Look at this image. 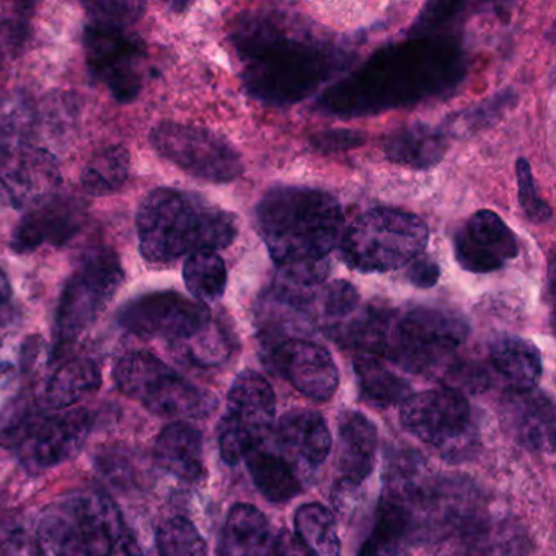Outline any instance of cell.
I'll use <instances>...</instances> for the list:
<instances>
[{
  "instance_id": "obj_1",
  "label": "cell",
  "mask_w": 556,
  "mask_h": 556,
  "mask_svg": "<svg viewBox=\"0 0 556 556\" xmlns=\"http://www.w3.org/2000/svg\"><path fill=\"white\" fill-rule=\"evenodd\" d=\"M232 38L247 92L271 105L301 102L344 64L331 41L281 12L242 18Z\"/></svg>"
},
{
  "instance_id": "obj_2",
  "label": "cell",
  "mask_w": 556,
  "mask_h": 556,
  "mask_svg": "<svg viewBox=\"0 0 556 556\" xmlns=\"http://www.w3.org/2000/svg\"><path fill=\"white\" fill-rule=\"evenodd\" d=\"M464 74L457 45L421 38L379 51L353 76L331 87L318 105L343 116L382 112L448 92Z\"/></svg>"
},
{
  "instance_id": "obj_3",
  "label": "cell",
  "mask_w": 556,
  "mask_h": 556,
  "mask_svg": "<svg viewBox=\"0 0 556 556\" xmlns=\"http://www.w3.org/2000/svg\"><path fill=\"white\" fill-rule=\"evenodd\" d=\"M256 229L279 268L325 262L340 245L344 214L340 201L311 187L271 188L255 210Z\"/></svg>"
},
{
  "instance_id": "obj_4",
  "label": "cell",
  "mask_w": 556,
  "mask_h": 556,
  "mask_svg": "<svg viewBox=\"0 0 556 556\" xmlns=\"http://www.w3.org/2000/svg\"><path fill=\"white\" fill-rule=\"evenodd\" d=\"M142 258L167 265L197 252L226 249L239 233L237 217L200 194L174 188L149 193L136 214Z\"/></svg>"
},
{
  "instance_id": "obj_5",
  "label": "cell",
  "mask_w": 556,
  "mask_h": 556,
  "mask_svg": "<svg viewBox=\"0 0 556 556\" xmlns=\"http://www.w3.org/2000/svg\"><path fill=\"white\" fill-rule=\"evenodd\" d=\"M92 429L86 409L40 408L30 396H18L0 413V445L14 451L31 471L48 470L76 457Z\"/></svg>"
},
{
  "instance_id": "obj_6",
  "label": "cell",
  "mask_w": 556,
  "mask_h": 556,
  "mask_svg": "<svg viewBox=\"0 0 556 556\" xmlns=\"http://www.w3.org/2000/svg\"><path fill=\"white\" fill-rule=\"evenodd\" d=\"M122 533L119 510L93 491H76L53 501L37 529L41 556H110Z\"/></svg>"
},
{
  "instance_id": "obj_7",
  "label": "cell",
  "mask_w": 556,
  "mask_h": 556,
  "mask_svg": "<svg viewBox=\"0 0 556 556\" xmlns=\"http://www.w3.org/2000/svg\"><path fill=\"white\" fill-rule=\"evenodd\" d=\"M428 240L429 229L421 217L393 207H376L344 229L340 255L356 271H395L422 255Z\"/></svg>"
},
{
  "instance_id": "obj_8",
  "label": "cell",
  "mask_w": 556,
  "mask_h": 556,
  "mask_svg": "<svg viewBox=\"0 0 556 556\" xmlns=\"http://www.w3.org/2000/svg\"><path fill=\"white\" fill-rule=\"evenodd\" d=\"M468 333L457 312L419 305L392 315L383 356L408 372L432 374L464 346Z\"/></svg>"
},
{
  "instance_id": "obj_9",
  "label": "cell",
  "mask_w": 556,
  "mask_h": 556,
  "mask_svg": "<svg viewBox=\"0 0 556 556\" xmlns=\"http://www.w3.org/2000/svg\"><path fill=\"white\" fill-rule=\"evenodd\" d=\"M113 379L125 395L141 402L162 418H203L216 408L213 393L175 372L157 356L144 351L119 357Z\"/></svg>"
},
{
  "instance_id": "obj_10",
  "label": "cell",
  "mask_w": 556,
  "mask_h": 556,
  "mask_svg": "<svg viewBox=\"0 0 556 556\" xmlns=\"http://www.w3.org/2000/svg\"><path fill=\"white\" fill-rule=\"evenodd\" d=\"M125 281L119 256L113 250H93L67 279L54 318V351L76 343L103 314Z\"/></svg>"
},
{
  "instance_id": "obj_11",
  "label": "cell",
  "mask_w": 556,
  "mask_h": 556,
  "mask_svg": "<svg viewBox=\"0 0 556 556\" xmlns=\"http://www.w3.org/2000/svg\"><path fill=\"white\" fill-rule=\"evenodd\" d=\"M152 148L191 177L229 184L242 175L243 162L229 141L210 129L162 122L149 135Z\"/></svg>"
},
{
  "instance_id": "obj_12",
  "label": "cell",
  "mask_w": 556,
  "mask_h": 556,
  "mask_svg": "<svg viewBox=\"0 0 556 556\" xmlns=\"http://www.w3.org/2000/svg\"><path fill=\"white\" fill-rule=\"evenodd\" d=\"M87 64L119 103L138 99L144 86L146 45L128 27L93 24L84 31Z\"/></svg>"
},
{
  "instance_id": "obj_13",
  "label": "cell",
  "mask_w": 556,
  "mask_h": 556,
  "mask_svg": "<svg viewBox=\"0 0 556 556\" xmlns=\"http://www.w3.org/2000/svg\"><path fill=\"white\" fill-rule=\"evenodd\" d=\"M118 321L129 333L159 338L175 344L185 343L206 330L214 321L207 305L175 291H155L126 302Z\"/></svg>"
},
{
  "instance_id": "obj_14",
  "label": "cell",
  "mask_w": 556,
  "mask_h": 556,
  "mask_svg": "<svg viewBox=\"0 0 556 556\" xmlns=\"http://www.w3.org/2000/svg\"><path fill=\"white\" fill-rule=\"evenodd\" d=\"M400 421L419 441L451 455L465 448L473 426L470 403L452 389L409 395L400 408Z\"/></svg>"
},
{
  "instance_id": "obj_15",
  "label": "cell",
  "mask_w": 556,
  "mask_h": 556,
  "mask_svg": "<svg viewBox=\"0 0 556 556\" xmlns=\"http://www.w3.org/2000/svg\"><path fill=\"white\" fill-rule=\"evenodd\" d=\"M61 168L51 152L24 142L0 148V187L14 206L34 210L56 197Z\"/></svg>"
},
{
  "instance_id": "obj_16",
  "label": "cell",
  "mask_w": 556,
  "mask_h": 556,
  "mask_svg": "<svg viewBox=\"0 0 556 556\" xmlns=\"http://www.w3.org/2000/svg\"><path fill=\"white\" fill-rule=\"evenodd\" d=\"M269 359L282 377L302 395L328 402L340 386L333 356L320 344L304 338H286L269 343Z\"/></svg>"
},
{
  "instance_id": "obj_17",
  "label": "cell",
  "mask_w": 556,
  "mask_h": 556,
  "mask_svg": "<svg viewBox=\"0 0 556 556\" xmlns=\"http://www.w3.org/2000/svg\"><path fill=\"white\" fill-rule=\"evenodd\" d=\"M517 253L516 236L493 211H477L454 237L455 260L470 273L496 271Z\"/></svg>"
},
{
  "instance_id": "obj_18",
  "label": "cell",
  "mask_w": 556,
  "mask_h": 556,
  "mask_svg": "<svg viewBox=\"0 0 556 556\" xmlns=\"http://www.w3.org/2000/svg\"><path fill=\"white\" fill-rule=\"evenodd\" d=\"M86 220V210L73 197H53L40 206L27 211L15 227L11 249L15 253L35 252L45 245L63 247L77 236Z\"/></svg>"
},
{
  "instance_id": "obj_19",
  "label": "cell",
  "mask_w": 556,
  "mask_h": 556,
  "mask_svg": "<svg viewBox=\"0 0 556 556\" xmlns=\"http://www.w3.org/2000/svg\"><path fill=\"white\" fill-rule=\"evenodd\" d=\"M276 412L273 387L262 374L243 370L233 380L223 425L245 432L262 444Z\"/></svg>"
},
{
  "instance_id": "obj_20",
  "label": "cell",
  "mask_w": 556,
  "mask_h": 556,
  "mask_svg": "<svg viewBox=\"0 0 556 556\" xmlns=\"http://www.w3.org/2000/svg\"><path fill=\"white\" fill-rule=\"evenodd\" d=\"M503 421L513 438L526 447L553 451L555 415L552 402L543 393L510 392L503 405Z\"/></svg>"
},
{
  "instance_id": "obj_21",
  "label": "cell",
  "mask_w": 556,
  "mask_h": 556,
  "mask_svg": "<svg viewBox=\"0 0 556 556\" xmlns=\"http://www.w3.org/2000/svg\"><path fill=\"white\" fill-rule=\"evenodd\" d=\"M376 425L359 412L343 413L340 419V442H338V464L341 481L361 486L372 473L376 465Z\"/></svg>"
},
{
  "instance_id": "obj_22",
  "label": "cell",
  "mask_w": 556,
  "mask_h": 556,
  "mask_svg": "<svg viewBox=\"0 0 556 556\" xmlns=\"http://www.w3.org/2000/svg\"><path fill=\"white\" fill-rule=\"evenodd\" d=\"M447 151L448 136L444 129L421 122L400 126L383 142V152L390 162L413 170L435 167Z\"/></svg>"
},
{
  "instance_id": "obj_23",
  "label": "cell",
  "mask_w": 556,
  "mask_h": 556,
  "mask_svg": "<svg viewBox=\"0 0 556 556\" xmlns=\"http://www.w3.org/2000/svg\"><path fill=\"white\" fill-rule=\"evenodd\" d=\"M102 386L100 367L90 359H70L61 364L41 383L35 402L48 412L73 408Z\"/></svg>"
},
{
  "instance_id": "obj_24",
  "label": "cell",
  "mask_w": 556,
  "mask_h": 556,
  "mask_svg": "<svg viewBox=\"0 0 556 556\" xmlns=\"http://www.w3.org/2000/svg\"><path fill=\"white\" fill-rule=\"evenodd\" d=\"M278 438L282 447L311 467H318L330 455L333 441L320 413L291 409L279 421Z\"/></svg>"
},
{
  "instance_id": "obj_25",
  "label": "cell",
  "mask_w": 556,
  "mask_h": 556,
  "mask_svg": "<svg viewBox=\"0 0 556 556\" xmlns=\"http://www.w3.org/2000/svg\"><path fill=\"white\" fill-rule=\"evenodd\" d=\"M159 467L185 481H198L204 475L203 435L194 426L177 421L159 434L154 448Z\"/></svg>"
},
{
  "instance_id": "obj_26",
  "label": "cell",
  "mask_w": 556,
  "mask_h": 556,
  "mask_svg": "<svg viewBox=\"0 0 556 556\" xmlns=\"http://www.w3.org/2000/svg\"><path fill=\"white\" fill-rule=\"evenodd\" d=\"M490 361L513 392H529L539 386L542 356L532 341L516 334H501L490 344Z\"/></svg>"
},
{
  "instance_id": "obj_27",
  "label": "cell",
  "mask_w": 556,
  "mask_h": 556,
  "mask_svg": "<svg viewBox=\"0 0 556 556\" xmlns=\"http://www.w3.org/2000/svg\"><path fill=\"white\" fill-rule=\"evenodd\" d=\"M276 535L262 510L237 504L227 516L223 556H275Z\"/></svg>"
},
{
  "instance_id": "obj_28",
  "label": "cell",
  "mask_w": 556,
  "mask_h": 556,
  "mask_svg": "<svg viewBox=\"0 0 556 556\" xmlns=\"http://www.w3.org/2000/svg\"><path fill=\"white\" fill-rule=\"evenodd\" d=\"M412 514L408 503L396 491L386 493L377 509L376 522L364 540L357 556H399L400 546L409 530Z\"/></svg>"
},
{
  "instance_id": "obj_29",
  "label": "cell",
  "mask_w": 556,
  "mask_h": 556,
  "mask_svg": "<svg viewBox=\"0 0 556 556\" xmlns=\"http://www.w3.org/2000/svg\"><path fill=\"white\" fill-rule=\"evenodd\" d=\"M354 372L364 402L376 408H389L396 403L405 402L412 395L409 383L390 370L379 357H357L354 361Z\"/></svg>"
},
{
  "instance_id": "obj_30",
  "label": "cell",
  "mask_w": 556,
  "mask_h": 556,
  "mask_svg": "<svg viewBox=\"0 0 556 556\" xmlns=\"http://www.w3.org/2000/svg\"><path fill=\"white\" fill-rule=\"evenodd\" d=\"M245 460L256 490L271 503H288L301 493L298 475L279 455L255 448Z\"/></svg>"
},
{
  "instance_id": "obj_31",
  "label": "cell",
  "mask_w": 556,
  "mask_h": 556,
  "mask_svg": "<svg viewBox=\"0 0 556 556\" xmlns=\"http://www.w3.org/2000/svg\"><path fill=\"white\" fill-rule=\"evenodd\" d=\"M131 155L123 146H109L90 157L80 175V185L90 197L116 193L128 180Z\"/></svg>"
},
{
  "instance_id": "obj_32",
  "label": "cell",
  "mask_w": 556,
  "mask_h": 556,
  "mask_svg": "<svg viewBox=\"0 0 556 556\" xmlns=\"http://www.w3.org/2000/svg\"><path fill=\"white\" fill-rule=\"evenodd\" d=\"M295 536L312 556H341L334 516L318 503L304 504L294 516Z\"/></svg>"
},
{
  "instance_id": "obj_33",
  "label": "cell",
  "mask_w": 556,
  "mask_h": 556,
  "mask_svg": "<svg viewBox=\"0 0 556 556\" xmlns=\"http://www.w3.org/2000/svg\"><path fill=\"white\" fill-rule=\"evenodd\" d=\"M184 281L194 301L207 305L219 301L227 288V268L217 252H197L187 256Z\"/></svg>"
},
{
  "instance_id": "obj_34",
  "label": "cell",
  "mask_w": 556,
  "mask_h": 556,
  "mask_svg": "<svg viewBox=\"0 0 556 556\" xmlns=\"http://www.w3.org/2000/svg\"><path fill=\"white\" fill-rule=\"evenodd\" d=\"M34 15V4L0 2V67L9 66L24 53Z\"/></svg>"
},
{
  "instance_id": "obj_35",
  "label": "cell",
  "mask_w": 556,
  "mask_h": 556,
  "mask_svg": "<svg viewBox=\"0 0 556 556\" xmlns=\"http://www.w3.org/2000/svg\"><path fill=\"white\" fill-rule=\"evenodd\" d=\"M175 353L197 366L211 367L227 361L232 353L229 331L214 318L213 324L185 343L175 344Z\"/></svg>"
},
{
  "instance_id": "obj_36",
  "label": "cell",
  "mask_w": 556,
  "mask_h": 556,
  "mask_svg": "<svg viewBox=\"0 0 556 556\" xmlns=\"http://www.w3.org/2000/svg\"><path fill=\"white\" fill-rule=\"evenodd\" d=\"M359 294L356 288L348 281H333L327 286H320L315 291L312 301V314L321 317L327 324L328 330L343 324L344 320L359 311Z\"/></svg>"
},
{
  "instance_id": "obj_37",
  "label": "cell",
  "mask_w": 556,
  "mask_h": 556,
  "mask_svg": "<svg viewBox=\"0 0 556 556\" xmlns=\"http://www.w3.org/2000/svg\"><path fill=\"white\" fill-rule=\"evenodd\" d=\"M161 556H207V543L193 522L185 517H172L157 530Z\"/></svg>"
},
{
  "instance_id": "obj_38",
  "label": "cell",
  "mask_w": 556,
  "mask_h": 556,
  "mask_svg": "<svg viewBox=\"0 0 556 556\" xmlns=\"http://www.w3.org/2000/svg\"><path fill=\"white\" fill-rule=\"evenodd\" d=\"M516 100V93L506 90V92L497 93L493 99L486 100V102L480 103V105L462 110L457 115L451 116L445 122V125H447L445 135L451 136L454 132V135L464 138V136L471 135V132L488 128V126L497 122L510 106H514Z\"/></svg>"
},
{
  "instance_id": "obj_39",
  "label": "cell",
  "mask_w": 556,
  "mask_h": 556,
  "mask_svg": "<svg viewBox=\"0 0 556 556\" xmlns=\"http://www.w3.org/2000/svg\"><path fill=\"white\" fill-rule=\"evenodd\" d=\"M34 115L24 100H2L0 102V148L30 142Z\"/></svg>"
},
{
  "instance_id": "obj_40",
  "label": "cell",
  "mask_w": 556,
  "mask_h": 556,
  "mask_svg": "<svg viewBox=\"0 0 556 556\" xmlns=\"http://www.w3.org/2000/svg\"><path fill=\"white\" fill-rule=\"evenodd\" d=\"M517 188H519V203L526 213L527 219L533 224H545L552 219V206L540 198L536 191L535 180H533L532 168L526 159H519L516 162Z\"/></svg>"
},
{
  "instance_id": "obj_41",
  "label": "cell",
  "mask_w": 556,
  "mask_h": 556,
  "mask_svg": "<svg viewBox=\"0 0 556 556\" xmlns=\"http://www.w3.org/2000/svg\"><path fill=\"white\" fill-rule=\"evenodd\" d=\"M0 556H41L37 530L21 519L0 523Z\"/></svg>"
},
{
  "instance_id": "obj_42",
  "label": "cell",
  "mask_w": 556,
  "mask_h": 556,
  "mask_svg": "<svg viewBox=\"0 0 556 556\" xmlns=\"http://www.w3.org/2000/svg\"><path fill=\"white\" fill-rule=\"evenodd\" d=\"M90 22L93 24L116 25V27H131L142 12L144 5L136 2H93L87 5Z\"/></svg>"
},
{
  "instance_id": "obj_43",
  "label": "cell",
  "mask_w": 556,
  "mask_h": 556,
  "mask_svg": "<svg viewBox=\"0 0 556 556\" xmlns=\"http://www.w3.org/2000/svg\"><path fill=\"white\" fill-rule=\"evenodd\" d=\"M366 142V135L356 129H327L312 136L311 146L320 154L353 151Z\"/></svg>"
},
{
  "instance_id": "obj_44",
  "label": "cell",
  "mask_w": 556,
  "mask_h": 556,
  "mask_svg": "<svg viewBox=\"0 0 556 556\" xmlns=\"http://www.w3.org/2000/svg\"><path fill=\"white\" fill-rule=\"evenodd\" d=\"M441 278V268L429 255H419L408 265L406 279L419 289H429Z\"/></svg>"
},
{
  "instance_id": "obj_45",
  "label": "cell",
  "mask_w": 556,
  "mask_h": 556,
  "mask_svg": "<svg viewBox=\"0 0 556 556\" xmlns=\"http://www.w3.org/2000/svg\"><path fill=\"white\" fill-rule=\"evenodd\" d=\"M275 556H312L304 543L288 530H279L276 533Z\"/></svg>"
},
{
  "instance_id": "obj_46",
  "label": "cell",
  "mask_w": 556,
  "mask_h": 556,
  "mask_svg": "<svg viewBox=\"0 0 556 556\" xmlns=\"http://www.w3.org/2000/svg\"><path fill=\"white\" fill-rule=\"evenodd\" d=\"M110 556H146L135 536L123 530L122 535L116 539Z\"/></svg>"
},
{
  "instance_id": "obj_47",
  "label": "cell",
  "mask_w": 556,
  "mask_h": 556,
  "mask_svg": "<svg viewBox=\"0 0 556 556\" xmlns=\"http://www.w3.org/2000/svg\"><path fill=\"white\" fill-rule=\"evenodd\" d=\"M12 298L11 282H9L8 275L4 269L0 268V311L8 305Z\"/></svg>"
}]
</instances>
